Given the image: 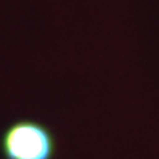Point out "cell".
<instances>
[{"label":"cell","mask_w":159,"mask_h":159,"mask_svg":"<svg viewBox=\"0 0 159 159\" xmlns=\"http://www.w3.org/2000/svg\"><path fill=\"white\" fill-rule=\"evenodd\" d=\"M56 148V137L50 128L33 119L12 122L0 137L3 159H53Z\"/></svg>","instance_id":"cell-1"}]
</instances>
